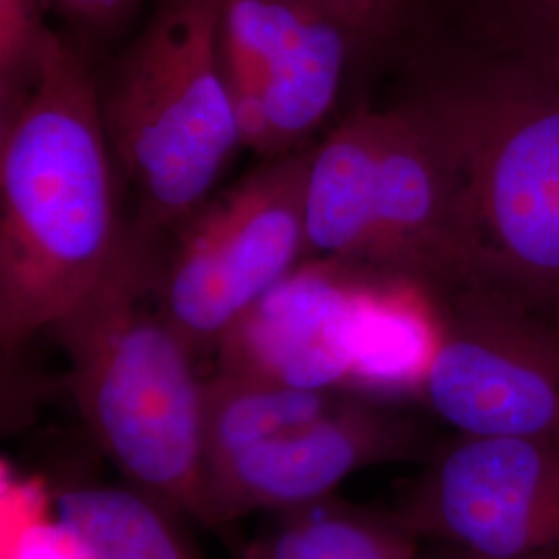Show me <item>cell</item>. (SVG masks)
I'll return each mask as SVG.
<instances>
[{
  "label": "cell",
  "mask_w": 559,
  "mask_h": 559,
  "mask_svg": "<svg viewBox=\"0 0 559 559\" xmlns=\"http://www.w3.org/2000/svg\"><path fill=\"white\" fill-rule=\"evenodd\" d=\"M222 0H156L106 78L102 124L145 237L177 230L210 201L242 145L221 48Z\"/></svg>",
  "instance_id": "cell-5"
},
{
  "label": "cell",
  "mask_w": 559,
  "mask_h": 559,
  "mask_svg": "<svg viewBox=\"0 0 559 559\" xmlns=\"http://www.w3.org/2000/svg\"><path fill=\"white\" fill-rule=\"evenodd\" d=\"M404 92L459 175L471 278L559 323V62L433 17L394 48Z\"/></svg>",
  "instance_id": "cell-1"
},
{
  "label": "cell",
  "mask_w": 559,
  "mask_h": 559,
  "mask_svg": "<svg viewBox=\"0 0 559 559\" xmlns=\"http://www.w3.org/2000/svg\"><path fill=\"white\" fill-rule=\"evenodd\" d=\"M365 274L307 260L222 340L216 371L299 390H346L357 367Z\"/></svg>",
  "instance_id": "cell-11"
},
{
  "label": "cell",
  "mask_w": 559,
  "mask_h": 559,
  "mask_svg": "<svg viewBox=\"0 0 559 559\" xmlns=\"http://www.w3.org/2000/svg\"><path fill=\"white\" fill-rule=\"evenodd\" d=\"M311 147L267 158L173 230L156 261L154 297L195 359L305 258V180Z\"/></svg>",
  "instance_id": "cell-6"
},
{
  "label": "cell",
  "mask_w": 559,
  "mask_h": 559,
  "mask_svg": "<svg viewBox=\"0 0 559 559\" xmlns=\"http://www.w3.org/2000/svg\"><path fill=\"white\" fill-rule=\"evenodd\" d=\"M423 433L380 400L344 392L318 419L288 427L203 466L200 522L224 528L253 512H280L332 498L367 466L415 456Z\"/></svg>",
  "instance_id": "cell-10"
},
{
  "label": "cell",
  "mask_w": 559,
  "mask_h": 559,
  "mask_svg": "<svg viewBox=\"0 0 559 559\" xmlns=\"http://www.w3.org/2000/svg\"><path fill=\"white\" fill-rule=\"evenodd\" d=\"M145 0H50V9L59 11L80 38L92 41L117 32Z\"/></svg>",
  "instance_id": "cell-16"
},
{
  "label": "cell",
  "mask_w": 559,
  "mask_h": 559,
  "mask_svg": "<svg viewBox=\"0 0 559 559\" xmlns=\"http://www.w3.org/2000/svg\"><path fill=\"white\" fill-rule=\"evenodd\" d=\"M154 240L129 226L96 290L50 334L90 436L133 487L200 520L203 381L156 305Z\"/></svg>",
  "instance_id": "cell-3"
},
{
  "label": "cell",
  "mask_w": 559,
  "mask_h": 559,
  "mask_svg": "<svg viewBox=\"0 0 559 559\" xmlns=\"http://www.w3.org/2000/svg\"><path fill=\"white\" fill-rule=\"evenodd\" d=\"M394 514L483 559H559V440L459 436Z\"/></svg>",
  "instance_id": "cell-9"
},
{
  "label": "cell",
  "mask_w": 559,
  "mask_h": 559,
  "mask_svg": "<svg viewBox=\"0 0 559 559\" xmlns=\"http://www.w3.org/2000/svg\"><path fill=\"white\" fill-rule=\"evenodd\" d=\"M50 0H0V115L9 112L38 78L55 29L46 13Z\"/></svg>",
  "instance_id": "cell-15"
},
{
  "label": "cell",
  "mask_w": 559,
  "mask_h": 559,
  "mask_svg": "<svg viewBox=\"0 0 559 559\" xmlns=\"http://www.w3.org/2000/svg\"><path fill=\"white\" fill-rule=\"evenodd\" d=\"M221 48L242 145L265 160L305 147L350 69L385 52L344 0H222Z\"/></svg>",
  "instance_id": "cell-7"
},
{
  "label": "cell",
  "mask_w": 559,
  "mask_h": 559,
  "mask_svg": "<svg viewBox=\"0 0 559 559\" xmlns=\"http://www.w3.org/2000/svg\"><path fill=\"white\" fill-rule=\"evenodd\" d=\"M429 15L475 40L559 62V0H448Z\"/></svg>",
  "instance_id": "cell-14"
},
{
  "label": "cell",
  "mask_w": 559,
  "mask_h": 559,
  "mask_svg": "<svg viewBox=\"0 0 559 559\" xmlns=\"http://www.w3.org/2000/svg\"><path fill=\"white\" fill-rule=\"evenodd\" d=\"M305 258L440 293L471 278L459 175L443 143L404 98L360 106L311 147Z\"/></svg>",
  "instance_id": "cell-4"
},
{
  "label": "cell",
  "mask_w": 559,
  "mask_h": 559,
  "mask_svg": "<svg viewBox=\"0 0 559 559\" xmlns=\"http://www.w3.org/2000/svg\"><path fill=\"white\" fill-rule=\"evenodd\" d=\"M431 559H483L479 556H475V554H468V551H464V549H459V547H450V545H440V549H436L433 551V556Z\"/></svg>",
  "instance_id": "cell-18"
},
{
  "label": "cell",
  "mask_w": 559,
  "mask_h": 559,
  "mask_svg": "<svg viewBox=\"0 0 559 559\" xmlns=\"http://www.w3.org/2000/svg\"><path fill=\"white\" fill-rule=\"evenodd\" d=\"M419 396L459 436L559 440V323L477 282L436 293Z\"/></svg>",
  "instance_id": "cell-8"
},
{
  "label": "cell",
  "mask_w": 559,
  "mask_h": 559,
  "mask_svg": "<svg viewBox=\"0 0 559 559\" xmlns=\"http://www.w3.org/2000/svg\"><path fill=\"white\" fill-rule=\"evenodd\" d=\"M55 512L83 559H201L182 514L129 483L67 489Z\"/></svg>",
  "instance_id": "cell-12"
},
{
  "label": "cell",
  "mask_w": 559,
  "mask_h": 559,
  "mask_svg": "<svg viewBox=\"0 0 559 559\" xmlns=\"http://www.w3.org/2000/svg\"><path fill=\"white\" fill-rule=\"evenodd\" d=\"M385 52H392L427 11L431 0H344Z\"/></svg>",
  "instance_id": "cell-17"
},
{
  "label": "cell",
  "mask_w": 559,
  "mask_h": 559,
  "mask_svg": "<svg viewBox=\"0 0 559 559\" xmlns=\"http://www.w3.org/2000/svg\"><path fill=\"white\" fill-rule=\"evenodd\" d=\"M419 540L396 514L325 498L272 512L239 559H417Z\"/></svg>",
  "instance_id": "cell-13"
},
{
  "label": "cell",
  "mask_w": 559,
  "mask_h": 559,
  "mask_svg": "<svg viewBox=\"0 0 559 559\" xmlns=\"http://www.w3.org/2000/svg\"><path fill=\"white\" fill-rule=\"evenodd\" d=\"M98 78L80 41L52 32L38 78L0 115V350L13 367L75 311L129 235Z\"/></svg>",
  "instance_id": "cell-2"
}]
</instances>
